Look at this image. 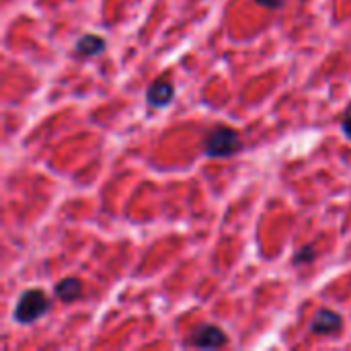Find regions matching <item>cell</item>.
Wrapping results in <instances>:
<instances>
[{"mask_svg":"<svg viewBox=\"0 0 351 351\" xmlns=\"http://www.w3.org/2000/svg\"><path fill=\"white\" fill-rule=\"evenodd\" d=\"M245 148L241 134L228 125H216L204 138V154L210 158H230Z\"/></svg>","mask_w":351,"mask_h":351,"instance_id":"1","label":"cell"},{"mask_svg":"<svg viewBox=\"0 0 351 351\" xmlns=\"http://www.w3.org/2000/svg\"><path fill=\"white\" fill-rule=\"evenodd\" d=\"M49 308H51V302L43 290H37V288L25 290L14 304L12 321L23 327H29V325L37 323L39 319H43L49 313Z\"/></svg>","mask_w":351,"mask_h":351,"instance_id":"2","label":"cell"},{"mask_svg":"<svg viewBox=\"0 0 351 351\" xmlns=\"http://www.w3.org/2000/svg\"><path fill=\"white\" fill-rule=\"evenodd\" d=\"M226 343H228L226 331L212 323H204L191 333V346L199 350H218V348H224Z\"/></svg>","mask_w":351,"mask_h":351,"instance_id":"3","label":"cell"},{"mask_svg":"<svg viewBox=\"0 0 351 351\" xmlns=\"http://www.w3.org/2000/svg\"><path fill=\"white\" fill-rule=\"evenodd\" d=\"M173 101H175V84L171 82L169 76L156 78L146 90V103L152 109H162V107L171 105Z\"/></svg>","mask_w":351,"mask_h":351,"instance_id":"4","label":"cell"},{"mask_svg":"<svg viewBox=\"0 0 351 351\" xmlns=\"http://www.w3.org/2000/svg\"><path fill=\"white\" fill-rule=\"evenodd\" d=\"M343 329V317L333 308H321L311 321V333L315 335H335Z\"/></svg>","mask_w":351,"mask_h":351,"instance_id":"5","label":"cell"},{"mask_svg":"<svg viewBox=\"0 0 351 351\" xmlns=\"http://www.w3.org/2000/svg\"><path fill=\"white\" fill-rule=\"evenodd\" d=\"M105 49H107V41H105L103 35H97V33H84L74 43V56L82 58V60L101 56Z\"/></svg>","mask_w":351,"mask_h":351,"instance_id":"6","label":"cell"},{"mask_svg":"<svg viewBox=\"0 0 351 351\" xmlns=\"http://www.w3.org/2000/svg\"><path fill=\"white\" fill-rule=\"evenodd\" d=\"M53 294L58 300L72 304L82 296V282L78 278H64L53 286Z\"/></svg>","mask_w":351,"mask_h":351,"instance_id":"7","label":"cell"},{"mask_svg":"<svg viewBox=\"0 0 351 351\" xmlns=\"http://www.w3.org/2000/svg\"><path fill=\"white\" fill-rule=\"evenodd\" d=\"M317 259V249L313 247V245H304V247H300L296 253H294V265H298V267H302V265H308V263H313Z\"/></svg>","mask_w":351,"mask_h":351,"instance_id":"8","label":"cell"},{"mask_svg":"<svg viewBox=\"0 0 351 351\" xmlns=\"http://www.w3.org/2000/svg\"><path fill=\"white\" fill-rule=\"evenodd\" d=\"M286 2L288 0H255V4H259V6H263L267 10H280V8L286 6Z\"/></svg>","mask_w":351,"mask_h":351,"instance_id":"9","label":"cell"},{"mask_svg":"<svg viewBox=\"0 0 351 351\" xmlns=\"http://www.w3.org/2000/svg\"><path fill=\"white\" fill-rule=\"evenodd\" d=\"M341 132L346 134L348 140H351V109L343 115V119H341Z\"/></svg>","mask_w":351,"mask_h":351,"instance_id":"10","label":"cell"}]
</instances>
